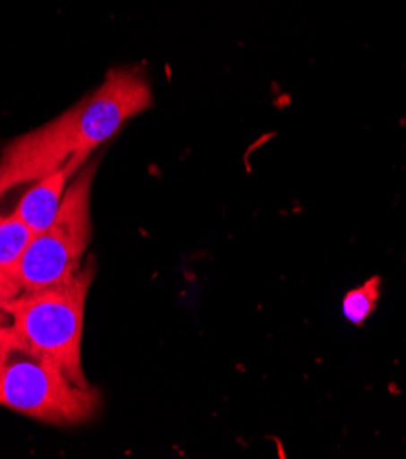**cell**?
<instances>
[{"label": "cell", "instance_id": "obj_10", "mask_svg": "<svg viewBox=\"0 0 406 459\" xmlns=\"http://www.w3.org/2000/svg\"><path fill=\"white\" fill-rule=\"evenodd\" d=\"M0 152H3V149H0Z\"/></svg>", "mask_w": 406, "mask_h": 459}, {"label": "cell", "instance_id": "obj_8", "mask_svg": "<svg viewBox=\"0 0 406 459\" xmlns=\"http://www.w3.org/2000/svg\"><path fill=\"white\" fill-rule=\"evenodd\" d=\"M21 295V290L0 277V325H12L10 307L12 302Z\"/></svg>", "mask_w": 406, "mask_h": 459}, {"label": "cell", "instance_id": "obj_6", "mask_svg": "<svg viewBox=\"0 0 406 459\" xmlns=\"http://www.w3.org/2000/svg\"><path fill=\"white\" fill-rule=\"evenodd\" d=\"M33 237L35 233L13 211L0 212V277L17 288V271Z\"/></svg>", "mask_w": 406, "mask_h": 459}, {"label": "cell", "instance_id": "obj_9", "mask_svg": "<svg viewBox=\"0 0 406 459\" xmlns=\"http://www.w3.org/2000/svg\"><path fill=\"white\" fill-rule=\"evenodd\" d=\"M17 346H21V344L17 341V335H15L12 325H0V364L8 359V355Z\"/></svg>", "mask_w": 406, "mask_h": 459}, {"label": "cell", "instance_id": "obj_7", "mask_svg": "<svg viewBox=\"0 0 406 459\" xmlns=\"http://www.w3.org/2000/svg\"><path fill=\"white\" fill-rule=\"evenodd\" d=\"M379 291H381V279L374 277L363 286H358L346 293L342 300V311L350 323L360 325L374 313L377 306Z\"/></svg>", "mask_w": 406, "mask_h": 459}, {"label": "cell", "instance_id": "obj_5", "mask_svg": "<svg viewBox=\"0 0 406 459\" xmlns=\"http://www.w3.org/2000/svg\"><path fill=\"white\" fill-rule=\"evenodd\" d=\"M81 169L73 163H66L56 172L30 183L28 191L19 198L13 212L35 235L56 220L70 181Z\"/></svg>", "mask_w": 406, "mask_h": 459}, {"label": "cell", "instance_id": "obj_3", "mask_svg": "<svg viewBox=\"0 0 406 459\" xmlns=\"http://www.w3.org/2000/svg\"><path fill=\"white\" fill-rule=\"evenodd\" d=\"M99 158L86 161L65 193L56 220L37 233L17 271L21 293H30L72 281L82 269V258L92 238V183Z\"/></svg>", "mask_w": 406, "mask_h": 459}, {"label": "cell", "instance_id": "obj_2", "mask_svg": "<svg viewBox=\"0 0 406 459\" xmlns=\"http://www.w3.org/2000/svg\"><path fill=\"white\" fill-rule=\"evenodd\" d=\"M94 274L96 264L90 260L72 281L21 293L10 307L12 328L21 348L56 364L84 388L92 386L82 370L81 344L86 299Z\"/></svg>", "mask_w": 406, "mask_h": 459}, {"label": "cell", "instance_id": "obj_4", "mask_svg": "<svg viewBox=\"0 0 406 459\" xmlns=\"http://www.w3.org/2000/svg\"><path fill=\"white\" fill-rule=\"evenodd\" d=\"M0 406L54 427L92 420L101 392L75 385L56 364L17 346L0 364Z\"/></svg>", "mask_w": 406, "mask_h": 459}, {"label": "cell", "instance_id": "obj_1", "mask_svg": "<svg viewBox=\"0 0 406 459\" xmlns=\"http://www.w3.org/2000/svg\"><path fill=\"white\" fill-rule=\"evenodd\" d=\"M152 105V86L143 70L114 68L77 105L22 134L0 152V204L12 191L56 172L66 163L84 167L135 116Z\"/></svg>", "mask_w": 406, "mask_h": 459}]
</instances>
